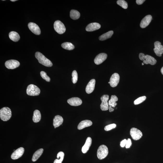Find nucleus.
<instances>
[{"instance_id":"1","label":"nucleus","mask_w":163,"mask_h":163,"mask_svg":"<svg viewBox=\"0 0 163 163\" xmlns=\"http://www.w3.org/2000/svg\"><path fill=\"white\" fill-rule=\"evenodd\" d=\"M35 57L40 63L47 67H51L53 64L51 61L41 53L37 52L35 53Z\"/></svg>"},{"instance_id":"2","label":"nucleus","mask_w":163,"mask_h":163,"mask_svg":"<svg viewBox=\"0 0 163 163\" xmlns=\"http://www.w3.org/2000/svg\"><path fill=\"white\" fill-rule=\"evenodd\" d=\"M11 116V111L8 107H4L0 110V118L3 121L8 120L10 119Z\"/></svg>"},{"instance_id":"3","label":"nucleus","mask_w":163,"mask_h":163,"mask_svg":"<svg viewBox=\"0 0 163 163\" xmlns=\"http://www.w3.org/2000/svg\"><path fill=\"white\" fill-rule=\"evenodd\" d=\"M108 153V147L104 145L100 146L98 149L97 156L100 160H102L107 156Z\"/></svg>"},{"instance_id":"4","label":"nucleus","mask_w":163,"mask_h":163,"mask_svg":"<svg viewBox=\"0 0 163 163\" xmlns=\"http://www.w3.org/2000/svg\"><path fill=\"white\" fill-rule=\"evenodd\" d=\"M26 93L29 95L37 96L40 93V90L39 88L33 84H30L28 86L26 89Z\"/></svg>"},{"instance_id":"5","label":"nucleus","mask_w":163,"mask_h":163,"mask_svg":"<svg viewBox=\"0 0 163 163\" xmlns=\"http://www.w3.org/2000/svg\"><path fill=\"white\" fill-rule=\"evenodd\" d=\"M54 28L55 31L60 34L64 33L66 30L64 24L59 20H57L55 22Z\"/></svg>"},{"instance_id":"6","label":"nucleus","mask_w":163,"mask_h":163,"mask_svg":"<svg viewBox=\"0 0 163 163\" xmlns=\"http://www.w3.org/2000/svg\"><path fill=\"white\" fill-rule=\"evenodd\" d=\"M130 134L132 139L135 141L140 139L143 136L142 133L140 130L135 128H131Z\"/></svg>"},{"instance_id":"7","label":"nucleus","mask_w":163,"mask_h":163,"mask_svg":"<svg viewBox=\"0 0 163 163\" xmlns=\"http://www.w3.org/2000/svg\"><path fill=\"white\" fill-rule=\"evenodd\" d=\"M109 98L108 95H104L101 98V100L102 101L100 105V108L102 111L108 110L109 108L108 101Z\"/></svg>"},{"instance_id":"8","label":"nucleus","mask_w":163,"mask_h":163,"mask_svg":"<svg viewBox=\"0 0 163 163\" xmlns=\"http://www.w3.org/2000/svg\"><path fill=\"white\" fill-rule=\"evenodd\" d=\"M20 65V63L18 61L14 60L7 61L5 63V66L9 69H14L18 68Z\"/></svg>"},{"instance_id":"9","label":"nucleus","mask_w":163,"mask_h":163,"mask_svg":"<svg viewBox=\"0 0 163 163\" xmlns=\"http://www.w3.org/2000/svg\"><path fill=\"white\" fill-rule=\"evenodd\" d=\"M119 75L116 73L113 74L110 80V84L111 87H116L119 82Z\"/></svg>"},{"instance_id":"10","label":"nucleus","mask_w":163,"mask_h":163,"mask_svg":"<svg viewBox=\"0 0 163 163\" xmlns=\"http://www.w3.org/2000/svg\"><path fill=\"white\" fill-rule=\"evenodd\" d=\"M28 26L31 31L34 34L37 35L41 34V30L39 27L35 23L30 22L28 24Z\"/></svg>"},{"instance_id":"11","label":"nucleus","mask_w":163,"mask_h":163,"mask_svg":"<svg viewBox=\"0 0 163 163\" xmlns=\"http://www.w3.org/2000/svg\"><path fill=\"white\" fill-rule=\"evenodd\" d=\"M24 151L23 148H19L13 153L11 156V158L13 160H15L21 158L23 154Z\"/></svg>"},{"instance_id":"12","label":"nucleus","mask_w":163,"mask_h":163,"mask_svg":"<svg viewBox=\"0 0 163 163\" xmlns=\"http://www.w3.org/2000/svg\"><path fill=\"white\" fill-rule=\"evenodd\" d=\"M107 57V55L106 53H100L96 57L94 61L95 64L97 65L100 64L106 60Z\"/></svg>"},{"instance_id":"13","label":"nucleus","mask_w":163,"mask_h":163,"mask_svg":"<svg viewBox=\"0 0 163 163\" xmlns=\"http://www.w3.org/2000/svg\"><path fill=\"white\" fill-rule=\"evenodd\" d=\"M152 19V16L150 15H148L145 16L141 21L140 26L142 28L146 27L150 24Z\"/></svg>"},{"instance_id":"14","label":"nucleus","mask_w":163,"mask_h":163,"mask_svg":"<svg viewBox=\"0 0 163 163\" xmlns=\"http://www.w3.org/2000/svg\"><path fill=\"white\" fill-rule=\"evenodd\" d=\"M67 102L71 106H79L82 103L81 100L78 97L71 98L68 100Z\"/></svg>"},{"instance_id":"15","label":"nucleus","mask_w":163,"mask_h":163,"mask_svg":"<svg viewBox=\"0 0 163 163\" xmlns=\"http://www.w3.org/2000/svg\"><path fill=\"white\" fill-rule=\"evenodd\" d=\"M101 27L100 25L98 23H92L88 25L86 29L88 32H93L99 29Z\"/></svg>"},{"instance_id":"16","label":"nucleus","mask_w":163,"mask_h":163,"mask_svg":"<svg viewBox=\"0 0 163 163\" xmlns=\"http://www.w3.org/2000/svg\"><path fill=\"white\" fill-rule=\"evenodd\" d=\"M95 80L93 79L90 81L86 87V91L87 94H89L92 93L95 89Z\"/></svg>"},{"instance_id":"17","label":"nucleus","mask_w":163,"mask_h":163,"mask_svg":"<svg viewBox=\"0 0 163 163\" xmlns=\"http://www.w3.org/2000/svg\"><path fill=\"white\" fill-rule=\"evenodd\" d=\"M92 143V139L90 137H87L85 143L82 148V153H86L89 150Z\"/></svg>"},{"instance_id":"18","label":"nucleus","mask_w":163,"mask_h":163,"mask_svg":"<svg viewBox=\"0 0 163 163\" xmlns=\"http://www.w3.org/2000/svg\"><path fill=\"white\" fill-rule=\"evenodd\" d=\"M93 123L91 120H85L82 121L78 126V129L81 130L86 127H89L92 125Z\"/></svg>"},{"instance_id":"19","label":"nucleus","mask_w":163,"mask_h":163,"mask_svg":"<svg viewBox=\"0 0 163 163\" xmlns=\"http://www.w3.org/2000/svg\"><path fill=\"white\" fill-rule=\"evenodd\" d=\"M64 119L62 117L59 115L56 116L53 120V126L57 128L62 124Z\"/></svg>"},{"instance_id":"20","label":"nucleus","mask_w":163,"mask_h":163,"mask_svg":"<svg viewBox=\"0 0 163 163\" xmlns=\"http://www.w3.org/2000/svg\"><path fill=\"white\" fill-rule=\"evenodd\" d=\"M157 61L154 57L150 55H145V60L143 61V64H150L151 65H154L156 64Z\"/></svg>"},{"instance_id":"21","label":"nucleus","mask_w":163,"mask_h":163,"mask_svg":"<svg viewBox=\"0 0 163 163\" xmlns=\"http://www.w3.org/2000/svg\"><path fill=\"white\" fill-rule=\"evenodd\" d=\"M9 37L11 40L14 42L18 41L20 38V36L18 33L14 31L9 33Z\"/></svg>"},{"instance_id":"22","label":"nucleus","mask_w":163,"mask_h":163,"mask_svg":"<svg viewBox=\"0 0 163 163\" xmlns=\"http://www.w3.org/2000/svg\"><path fill=\"white\" fill-rule=\"evenodd\" d=\"M41 115L39 110H35L34 111L33 117V120L34 123H37L40 121L41 119Z\"/></svg>"},{"instance_id":"23","label":"nucleus","mask_w":163,"mask_h":163,"mask_svg":"<svg viewBox=\"0 0 163 163\" xmlns=\"http://www.w3.org/2000/svg\"><path fill=\"white\" fill-rule=\"evenodd\" d=\"M43 149H40L36 151L33 156L32 159V161L35 162L37 161L43 154Z\"/></svg>"},{"instance_id":"24","label":"nucleus","mask_w":163,"mask_h":163,"mask_svg":"<svg viewBox=\"0 0 163 163\" xmlns=\"http://www.w3.org/2000/svg\"><path fill=\"white\" fill-rule=\"evenodd\" d=\"M113 33V31H109L100 36L99 37V39L100 41H104V40L111 38Z\"/></svg>"},{"instance_id":"25","label":"nucleus","mask_w":163,"mask_h":163,"mask_svg":"<svg viewBox=\"0 0 163 163\" xmlns=\"http://www.w3.org/2000/svg\"><path fill=\"white\" fill-rule=\"evenodd\" d=\"M118 100V99L116 95H112L111 96V99L108 101V105L109 106L114 108L117 105L116 102Z\"/></svg>"},{"instance_id":"26","label":"nucleus","mask_w":163,"mask_h":163,"mask_svg":"<svg viewBox=\"0 0 163 163\" xmlns=\"http://www.w3.org/2000/svg\"><path fill=\"white\" fill-rule=\"evenodd\" d=\"M70 18L73 20H77L80 18V13L77 10L73 9L70 11Z\"/></svg>"},{"instance_id":"27","label":"nucleus","mask_w":163,"mask_h":163,"mask_svg":"<svg viewBox=\"0 0 163 163\" xmlns=\"http://www.w3.org/2000/svg\"><path fill=\"white\" fill-rule=\"evenodd\" d=\"M61 46L63 49L68 50H72L75 48L74 45L71 43L68 42H66L62 44Z\"/></svg>"},{"instance_id":"28","label":"nucleus","mask_w":163,"mask_h":163,"mask_svg":"<svg viewBox=\"0 0 163 163\" xmlns=\"http://www.w3.org/2000/svg\"><path fill=\"white\" fill-rule=\"evenodd\" d=\"M64 153L63 152H60L57 154V159H56L53 163H62L64 160Z\"/></svg>"},{"instance_id":"29","label":"nucleus","mask_w":163,"mask_h":163,"mask_svg":"<svg viewBox=\"0 0 163 163\" xmlns=\"http://www.w3.org/2000/svg\"><path fill=\"white\" fill-rule=\"evenodd\" d=\"M117 4L121 7L122 8L124 9H127L128 7V4L124 0H118L117 1Z\"/></svg>"},{"instance_id":"30","label":"nucleus","mask_w":163,"mask_h":163,"mask_svg":"<svg viewBox=\"0 0 163 163\" xmlns=\"http://www.w3.org/2000/svg\"><path fill=\"white\" fill-rule=\"evenodd\" d=\"M146 99V97L145 96H142L138 98L134 101V104L137 105L140 104L144 101Z\"/></svg>"},{"instance_id":"31","label":"nucleus","mask_w":163,"mask_h":163,"mask_svg":"<svg viewBox=\"0 0 163 163\" xmlns=\"http://www.w3.org/2000/svg\"><path fill=\"white\" fill-rule=\"evenodd\" d=\"M72 81L73 83L75 84L77 82L78 80V74L76 70H74L72 73Z\"/></svg>"},{"instance_id":"32","label":"nucleus","mask_w":163,"mask_h":163,"mask_svg":"<svg viewBox=\"0 0 163 163\" xmlns=\"http://www.w3.org/2000/svg\"><path fill=\"white\" fill-rule=\"evenodd\" d=\"M40 75L42 78L47 82H50V78L47 75L46 73L43 71H42L40 73Z\"/></svg>"},{"instance_id":"33","label":"nucleus","mask_w":163,"mask_h":163,"mask_svg":"<svg viewBox=\"0 0 163 163\" xmlns=\"http://www.w3.org/2000/svg\"><path fill=\"white\" fill-rule=\"evenodd\" d=\"M116 124H113L107 125L105 126L104 129L106 131H108L116 128Z\"/></svg>"},{"instance_id":"34","label":"nucleus","mask_w":163,"mask_h":163,"mask_svg":"<svg viewBox=\"0 0 163 163\" xmlns=\"http://www.w3.org/2000/svg\"><path fill=\"white\" fill-rule=\"evenodd\" d=\"M155 48L158 49L163 51V46L161 45L160 42L156 41L154 44Z\"/></svg>"},{"instance_id":"35","label":"nucleus","mask_w":163,"mask_h":163,"mask_svg":"<svg viewBox=\"0 0 163 163\" xmlns=\"http://www.w3.org/2000/svg\"><path fill=\"white\" fill-rule=\"evenodd\" d=\"M154 51L155 54L159 57L161 56L162 55L163 53V51L160 49L155 48L154 49Z\"/></svg>"},{"instance_id":"36","label":"nucleus","mask_w":163,"mask_h":163,"mask_svg":"<svg viewBox=\"0 0 163 163\" xmlns=\"http://www.w3.org/2000/svg\"><path fill=\"white\" fill-rule=\"evenodd\" d=\"M132 143L131 140L129 138L127 140L125 147L126 148H129L131 146Z\"/></svg>"},{"instance_id":"37","label":"nucleus","mask_w":163,"mask_h":163,"mask_svg":"<svg viewBox=\"0 0 163 163\" xmlns=\"http://www.w3.org/2000/svg\"><path fill=\"white\" fill-rule=\"evenodd\" d=\"M145 55L143 53H140L139 55L140 59L141 61H144L145 59Z\"/></svg>"},{"instance_id":"38","label":"nucleus","mask_w":163,"mask_h":163,"mask_svg":"<svg viewBox=\"0 0 163 163\" xmlns=\"http://www.w3.org/2000/svg\"><path fill=\"white\" fill-rule=\"evenodd\" d=\"M126 142H127V140L126 139L123 140L120 142V146L122 147H125L126 145Z\"/></svg>"},{"instance_id":"39","label":"nucleus","mask_w":163,"mask_h":163,"mask_svg":"<svg viewBox=\"0 0 163 163\" xmlns=\"http://www.w3.org/2000/svg\"><path fill=\"white\" fill-rule=\"evenodd\" d=\"M145 1V0H137L136 2L137 4L140 5L142 4Z\"/></svg>"},{"instance_id":"40","label":"nucleus","mask_w":163,"mask_h":163,"mask_svg":"<svg viewBox=\"0 0 163 163\" xmlns=\"http://www.w3.org/2000/svg\"><path fill=\"white\" fill-rule=\"evenodd\" d=\"M108 109L110 112H112L114 110V109L110 106H109Z\"/></svg>"},{"instance_id":"41","label":"nucleus","mask_w":163,"mask_h":163,"mask_svg":"<svg viewBox=\"0 0 163 163\" xmlns=\"http://www.w3.org/2000/svg\"><path fill=\"white\" fill-rule=\"evenodd\" d=\"M161 73L163 75V67H162L161 69Z\"/></svg>"},{"instance_id":"42","label":"nucleus","mask_w":163,"mask_h":163,"mask_svg":"<svg viewBox=\"0 0 163 163\" xmlns=\"http://www.w3.org/2000/svg\"><path fill=\"white\" fill-rule=\"evenodd\" d=\"M16 1H17V0H11V1L12 2H15Z\"/></svg>"},{"instance_id":"43","label":"nucleus","mask_w":163,"mask_h":163,"mask_svg":"<svg viewBox=\"0 0 163 163\" xmlns=\"http://www.w3.org/2000/svg\"><path fill=\"white\" fill-rule=\"evenodd\" d=\"M142 65H144V64L143 63H142Z\"/></svg>"},{"instance_id":"44","label":"nucleus","mask_w":163,"mask_h":163,"mask_svg":"<svg viewBox=\"0 0 163 163\" xmlns=\"http://www.w3.org/2000/svg\"><path fill=\"white\" fill-rule=\"evenodd\" d=\"M108 83L110 84V82H108Z\"/></svg>"},{"instance_id":"45","label":"nucleus","mask_w":163,"mask_h":163,"mask_svg":"<svg viewBox=\"0 0 163 163\" xmlns=\"http://www.w3.org/2000/svg\"><path fill=\"white\" fill-rule=\"evenodd\" d=\"M56 128L55 127V128Z\"/></svg>"}]
</instances>
